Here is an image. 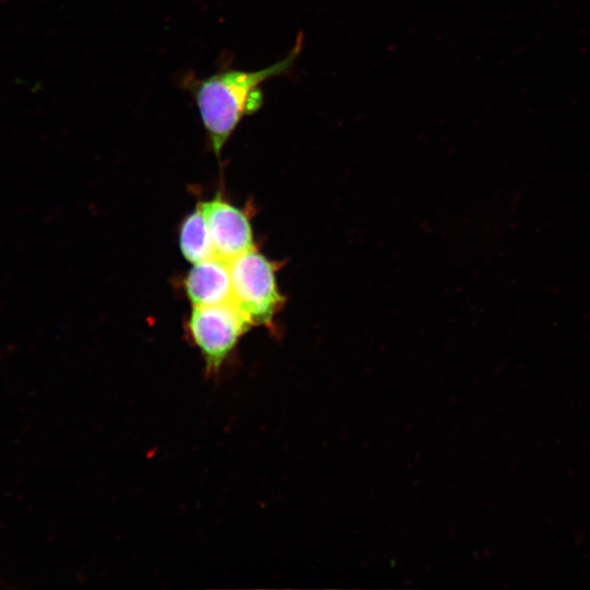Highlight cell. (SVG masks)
<instances>
[{"label": "cell", "mask_w": 590, "mask_h": 590, "mask_svg": "<svg viewBox=\"0 0 590 590\" xmlns=\"http://www.w3.org/2000/svg\"><path fill=\"white\" fill-rule=\"evenodd\" d=\"M214 256L231 262L255 248L248 213L216 196L200 202Z\"/></svg>", "instance_id": "cell-4"}, {"label": "cell", "mask_w": 590, "mask_h": 590, "mask_svg": "<svg viewBox=\"0 0 590 590\" xmlns=\"http://www.w3.org/2000/svg\"><path fill=\"white\" fill-rule=\"evenodd\" d=\"M233 302L251 326L268 324L284 304L276 264L256 248L229 262Z\"/></svg>", "instance_id": "cell-2"}, {"label": "cell", "mask_w": 590, "mask_h": 590, "mask_svg": "<svg viewBox=\"0 0 590 590\" xmlns=\"http://www.w3.org/2000/svg\"><path fill=\"white\" fill-rule=\"evenodd\" d=\"M302 47L303 35L299 34L290 54L268 68L247 71L234 67L232 57H222L217 70L208 76L199 78L192 71L178 76V86L191 96L208 143L217 157L241 120L262 107L261 85L288 72Z\"/></svg>", "instance_id": "cell-1"}, {"label": "cell", "mask_w": 590, "mask_h": 590, "mask_svg": "<svg viewBox=\"0 0 590 590\" xmlns=\"http://www.w3.org/2000/svg\"><path fill=\"white\" fill-rule=\"evenodd\" d=\"M179 247L185 259L191 263L215 257L208 226L199 205L180 224Z\"/></svg>", "instance_id": "cell-6"}, {"label": "cell", "mask_w": 590, "mask_h": 590, "mask_svg": "<svg viewBox=\"0 0 590 590\" xmlns=\"http://www.w3.org/2000/svg\"><path fill=\"white\" fill-rule=\"evenodd\" d=\"M192 306H210L233 300L229 262L212 257L193 263L184 280Z\"/></svg>", "instance_id": "cell-5"}, {"label": "cell", "mask_w": 590, "mask_h": 590, "mask_svg": "<svg viewBox=\"0 0 590 590\" xmlns=\"http://www.w3.org/2000/svg\"><path fill=\"white\" fill-rule=\"evenodd\" d=\"M251 327L234 302L192 306L187 330L200 350L208 374H215Z\"/></svg>", "instance_id": "cell-3"}]
</instances>
